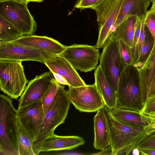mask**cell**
Returning a JSON list of instances; mask_svg holds the SVG:
<instances>
[{
	"label": "cell",
	"instance_id": "obj_1",
	"mask_svg": "<svg viewBox=\"0 0 155 155\" xmlns=\"http://www.w3.org/2000/svg\"><path fill=\"white\" fill-rule=\"evenodd\" d=\"M110 132V145L112 155H129L149 135L146 127L128 126L120 123L104 107Z\"/></svg>",
	"mask_w": 155,
	"mask_h": 155
},
{
	"label": "cell",
	"instance_id": "obj_2",
	"mask_svg": "<svg viewBox=\"0 0 155 155\" xmlns=\"http://www.w3.org/2000/svg\"><path fill=\"white\" fill-rule=\"evenodd\" d=\"M71 103L68 91L64 85L59 83L54 98L45 113L38 136L32 143L35 155L39 154L45 140L54 134L58 126L64 123Z\"/></svg>",
	"mask_w": 155,
	"mask_h": 155
},
{
	"label": "cell",
	"instance_id": "obj_3",
	"mask_svg": "<svg viewBox=\"0 0 155 155\" xmlns=\"http://www.w3.org/2000/svg\"><path fill=\"white\" fill-rule=\"evenodd\" d=\"M11 98L0 95V155H19L17 110Z\"/></svg>",
	"mask_w": 155,
	"mask_h": 155
},
{
	"label": "cell",
	"instance_id": "obj_4",
	"mask_svg": "<svg viewBox=\"0 0 155 155\" xmlns=\"http://www.w3.org/2000/svg\"><path fill=\"white\" fill-rule=\"evenodd\" d=\"M21 62L0 59V89L12 99L21 96L28 82Z\"/></svg>",
	"mask_w": 155,
	"mask_h": 155
},
{
	"label": "cell",
	"instance_id": "obj_5",
	"mask_svg": "<svg viewBox=\"0 0 155 155\" xmlns=\"http://www.w3.org/2000/svg\"><path fill=\"white\" fill-rule=\"evenodd\" d=\"M99 65L117 95L120 73L125 66L121 58L118 41L111 35L103 47Z\"/></svg>",
	"mask_w": 155,
	"mask_h": 155
},
{
	"label": "cell",
	"instance_id": "obj_6",
	"mask_svg": "<svg viewBox=\"0 0 155 155\" xmlns=\"http://www.w3.org/2000/svg\"><path fill=\"white\" fill-rule=\"evenodd\" d=\"M15 0L0 2V15L15 26L23 35H33L37 25L27 6Z\"/></svg>",
	"mask_w": 155,
	"mask_h": 155
},
{
	"label": "cell",
	"instance_id": "obj_7",
	"mask_svg": "<svg viewBox=\"0 0 155 155\" xmlns=\"http://www.w3.org/2000/svg\"><path fill=\"white\" fill-rule=\"evenodd\" d=\"M129 74L127 65L120 75L116 107L140 111L143 107L141 88Z\"/></svg>",
	"mask_w": 155,
	"mask_h": 155
},
{
	"label": "cell",
	"instance_id": "obj_8",
	"mask_svg": "<svg viewBox=\"0 0 155 155\" xmlns=\"http://www.w3.org/2000/svg\"><path fill=\"white\" fill-rule=\"evenodd\" d=\"M59 55L65 59L75 69L84 72L95 69L100 58L98 49L87 45L67 46Z\"/></svg>",
	"mask_w": 155,
	"mask_h": 155
},
{
	"label": "cell",
	"instance_id": "obj_9",
	"mask_svg": "<svg viewBox=\"0 0 155 155\" xmlns=\"http://www.w3.org/2000/svg\"><path fill=\"white\" fill-rule=\"evenodd\" d=\"M123 0H109L95 8L99 28L98 38L95 47H103L110 36L123 4Z\"/></svg>",
	"mask_w": 155,
	"mask_h": 155
},
{
	"label": "cell",
	"instance_id": "obj_10",
	"mask_svg": "<svg viewBox=\"0 0 155 155\" xmlns=\"http://www.w3.org/2000/svg\"><path fill=\"white\" fill-rule=\"evenodd\" d=\"M71 103L80 112H97L105 106L103 99L94 84L73 87L68 86Z\"/></svg>",
	"mask_w": 155,
	"mask_h": 155
},
{
	"label": "cell",
	"instance_id": "obj_11",
	"mask_svg": "<svg viewBox=\"0 0 155 155\" xmlns=\"http://www.w3.org/2000/svg\"><path fill=\"white\" fill-rule=\"evenodd\" d=\"M57 55L14 41L0 42V59L21 61H32L44 64L45 60Z\"/></svg>",
	"mask_w": 155,
	"mask_h": 155
},
{
	"label": "cell",
	"instance_id": "obj_12",
	"mask_svg": "<svg viewBox=\"0 0 155 155\" xmlns=\"http://www.w3.org/2000/svg\"><path fill=\"white\" fill-rule=\"evenodd\" d=\"M17 115L33 143L38 136L45 115L41 99L18 108Z\"/></svg>",
	"mask_w": 155,
	"mask_h": 155
},
{
	"label": "cell",
	"instance_id": "obj_13",
	"mask_svg": "<svg viewBox=\"0 0 155 155\" xmlns=\"http://www.w3.org/2000/svg\"><path fill=\"white\" fill-rule=\"evenodd\" d=\"M52 72H45L30 80L18 100V108L41 99L54 78Z\"/></svg>",
	"mask_w": 155,
	"mask_h": 155
},
{
	"label": "cell",
	"instance_id": "obj_14",
	"mask_svg": "<svg viewBox=\"0 0 155 155\" xmlns=\"http://www.w3.org/2000/svg\"><path fill=\"white\" fill-rule=\"evenodd\" d=\"M44 64L51 72H54L63 77L69 84L73 87L87 85L75 69L64 58L59 55L44 61Z\"/></svg>",
	"mask_w": 155,
	"mask_h": 155
},
{
	"label": "cell",
	"instance_id": "obj_15",
	"mask_svg": "<svg viewBox=\"0 0 155 155\" xmlns=\"http://www.w3.org/2000/svg\"><path fill=\"white\" fill-rule=\"evenodd\" d=\"M14 41L56 55L61 54L67 46L52 38L45 36L23 35Z\"/></svg>",
	"mask_w": 155,
	"mask_h": 155
},
{
	"label": "cell",
	"instance_id": "obj_16",
	"mask_svg": "<svg viewBox=\"0 0 155 155\" xmlns=\"http://www.w3.org/2000/svg\"><path fill=\"white\" fill-rule=\"evenodd\" d=\"M83 138L76 136H61L54 134L47 138L41 147L40 152L71 150L84 143Z\"/></svg>",
	"mask_w": 155,
	"mask_h": 155
},
{
	"label": "cell",
	"instance_id": "obj_17",
	"mask_svg": "<svg viewBox=\"0 0 155 155\" xmlns=\"http://www.w3.org/2000/svg\"><path fill=\"white\" fill-rule=\"evenodd\" d=\"M94 148L103 150L110 145V132L104 107L97 111L94 117Z\"/></svg>",
	"mask_w": 155,
	"mask_h": 155
},
{
	"label": "cell",
	"instance_id": "obj_18",
	"mask_svg": "<svg viewBox=\"0 0 155 155\" xmlns=\"http://www.w3.org/2000/svg\"><path fill=\"white\" fill-rule=\"evenodd\" d=\"M150 2V0H123L119 14L111 33L128 16H145Z\"/></svg>",
	"mask_w": 155,
	"mask_h": 155
},
{
	"label": "cell",
	"instance_id": "obj_19",
	"mask_svg": "<svg viewBox=\"0 0 155 155\" xmlns=\"http://www.w3.org/2000/svg\"><path fill=\"white\" fill-rule=\"evenodd\" d=\"M94 84L102 97L105 106L110 110L117 107V95L106 79L101 67L99 65L94 73Z\"/></svg>",
	"mask_w": 155,
	"mask_h": 155
},
{
	"label": "cell",
	"instance_id": "obj_20",
	"mask_svg": "<svg viewBox=\"0 0 155 155\" xmlns=\"http://www.w3.org/2000/svg\"><path fill=\"white\" fill-rule=\"evenodd\" d=\"M110 111L117 120L124 124L132 127H144L150 125L139 111L118 107L110 110Z\"/></svg>",
	"mask_w": 155,
	"mask_h": 155
},
{
	"label": "cell",
	"instance_id": "obj_21",
	"mask_svg": "<svg viewBox=\"0 0 155 155\" xmlns=\"http://www.w3.org/2000/svg\"><path fill=\"white\" fill-rule=\"evenodd\" d=\"M137 21V16H128L111 35L118 41L122 40L130 48Z\"/></svg>",
	"mask_w": 155,
	"mask_h": 155
},
{
	"label": "cell",
	"instance_id": "obj_22",
	"mask_svg": "<svg viewBox=\"0 0 155 155\" xmlns=\"http://www.w3.org/2000/svg\"><path fill=\"white\" fill-rule=\"evenodd\" d=\"M23 35L15 26L0 15V42H13Z\"/></svg>",
	"mask_w": 155,
	"mask_h": 155
},
{
	"label": "cell",
	"instance_id": "obj_23",
	"mask_svg": "<svg viewBox=\"0 0 155 155\" xmlns=\"http://www.w3.org/2000/svg\"><path fill=\"white\" fill-rule=\"evenodd\" d=\"M18 144L19 155H35L32 142L17 117Z\"/></svg>",
	"mask_w": 155,
	"mask_h": 155
},
{
	"label": "cell",
	"instance_id": "obj_24",
	"mask_svg": "<svg viewBox=\"0 0 155 155\" xmlns=\"http://www.w3.org/2000/svg\"><path fill=\"white\" fill-rule=\"evenodd\" d=\"M59 83L54 78L50 88L41 99L45 113L54 100L58 87Z\"/></svg>",
	"mask_w": 155,
	"mask_h": 155
},
{
	"label": "cell",
	"instance_id": "obj_25",
	"mask_svg": "<svg viewBox=\"0 0 155 155\" xmlns=\"http://www.w3.org/2000/svg\"><path fill=\"white\" fill-rule=\"evenodd\" d=\"M120 53L122 61L125 66L130 65L131 59L129 46L122 40H118Z\"/></svg>",
	"mask_w": 155,
	"mask_h": 155
},
{
	"label": "cell",
	"instance_id": "obj_26",
	"mask_svg": "<svg viewBox=\"0 0 155 155\" xmlns=\"http://www.w3.org/2000/svg\"><path fill=\"white\" fill-rule=\"evenodd\" d=\"M145 23L154 40L155 44V11L148 10L145 15Z\"/></svg>",
	"mask_w": 155,
	"mask_h": 155
},
{
	"label": "cell",
	"instance_id": "obj_27",
	"mask_svg": "<svg viewBox=\"0 0 155 155\" xmlns=\"http://www.w3.org/2000/svg\"><path fill=\"white\" fill-rule=\"evenodd\" d=\"M145 16L141 17L137 16V21L135 26L133 40L134 52L135 54L136 53L137 50V45L140 32L142 20Z\"/></svg>",
	"mask_w": 155,
	"mask_h": 155
},
{
	"label": "cell",
	"instance_id": "obj_28",
	"mask_svg": "<svg viewBox=\"0 0 155 155\" xmlns=\"http://www.w3.org/2000/svg\"><path fill=\"white\" fill-rule=\"evenodd\" d=\"M98 1L99 0H77L74 7L81 10L86 8L94 9Z\"/></svg>",
	"mask_w": 155,
	"mask_h": 155
},
{
	"label": "cell",
	"instance_id": "obj_29",
	"mask_svg": "<svg viewBox=\"0 0 155 155\" xmlns=\"http://www.w3.org/2000/svg\"><path fill=\"white\" fill-rule=\"evenodd\" d=\"M154 111H155V95L147 99L140 112L141 113H148Z\"/></svg>",
	"mask_w": 155,
	"mask_h": 155
},
{
	"label": "cell",
	"instance_id": "obj_30",
	"mask_svg": "<svg viewBox=\"0 0 155 155\" xmlns=\"http://www.w3.org/2000/svg\"><path fill=\"white\" fill-rule=\"evenodd\" d=\"M137 148L155 149V132L147 136Z\"/></svg>",
	"mask_w": 155,
	"mask_h": 155
},
{
	"label": "cell",
	"instance_id": "obj_31",
	"mask_svg": "<svg viewBox=\"0 0 155 155\" xmlns=\"http://www.w3.org/2000/svg\"><path fill=\"white\" fill-rule=\"evenodd\" d=\"M145 17V16L144 17L142 20L141 29L138 42V54L139 57L140 55L142 47L144 43L145 39L146 28L147 26L144 22Z\"/></svg>",
	"mask_w": 155,
	"mask_h": 155
},
{
	"label": "cell",
	"instance_id": "obj_32",
	"mask_svg": "<svg viewBox=\"0 0 155 155\" xmlns=\"http://www.w3.org/2000/svg\"><path fill=\"white\" fill-rule=\"evenodd\" d=\"M150 42L147 39L145 40L144 43L142 47L139 57L144 58L147 53L150 47Z\"/></svg>",
	"mask_w": 155,
	"mask_h": 155
},
{
	"label": "cell",
	"instance_id": "obj_33",
	"mask_svg": "<svg viewBox=\"0 0 155 155\" xmlns=\"http://www.w3.org/2000/svg\"><path fill=\"white\" fill-rule=\"evenodd\" d=\"M141 114L146 121L150 124L155 123V111Z\"/></svg>",
	"mask_w": 155,
	"mask_h": 155
},
{
	"label": "cell",
	"instance_id": "obj_34",
	"mask_svg": "<svg viewBox=\"0 0 155 155\" xmlns=\"http://www.w3.org/2000/svg\"><path fill=\"white\" fill-rule=\"evenodd\" d=\"M52 73L57 82L64 85L69 86L68 83L63 77L55 73L52 72Z\"/></svg>",
	"mask_w": 155,
	"mask_h": 155
},
{
	"label": "cell",
	"instance_id": "obj_35",
	"mask_svg": "<svg viewBox=\"0 0 155 155\" xmlns=\"http://www.w3.org/2000/svg\"><path fill=\"white\" fill-rule=\"evenodd\" d=\"M140 154L144 155H155V149L152 148H137Z\"/></svg>",
	"mask_w": 155,
	"mask_h": 155
},
{
	"label": "cell",
	"instance_id": "obj_36",
	"mask_svg": "<svg viewBox=\"0 0 155 155\" xmlns=\"http://www.w3.org/2000/svg\"><path fill=\"white\" fill-rule=\"evenodd\" d=\"M93 155H112V149L110 146L107 148L102 150V151L93 154Z\"/></svg>",
	"mask_w": 155,
	"mask_h": 155
},
{
	"label": "cell",
	"instance_id": "obj_37",
	"mask_svg": "<svg viewBox=\"0 0 155 155\" xmlns=\"http://www.w3.org/2000/svg\"><path fill=\"white\" fill-rule=\"evenodd\" d=\"M154 95H155V78L153 80L151 84L148 97Z\"/></svg>",
	"mask_w": 155,
	"mask_h": 155
},
{
	"label": "cell",
	"instance_id": "obj_38",
	"mask_svg": "<svg viewBox=\"0 0 155 155\" xmlns=\"http://www.w3.org/2000/svg\"><path fill=\"white\" fill-rule=\"evenodd\" d=\"M19 2H25L27 3L31 2H40L44 0H15Z\"/></svg>",
	"mask_w": 155,
	"mask_h": 155
},
{
	"label": "cell",
	"instance_id": "obj_39",
	"mask_svg": "<svg viewBox=\"0 0 155 155\" xmlns=\"http://www.w3.org/2000/svg\"><path fill=\"white\" fill-rule=\"evenodd\" d=\"M109 0H99L95 6L94 9L96 8L101 5Z\"/></svg>",
	"mask_w": 155,
	"mask_h": 155
},
{
	"label": "cell",
	"instance_id": "obj_40",
	"mask_svg": "<svg viewBox=\"0 0 155 155\" xmlns=\"http://www.w3.org/2000/svg\"><path fill=\"white\" fill-rule=\"evenodd\" d=\"M151 3L152 5L150 10L155 11V0H153Z\"/></svg>",
	"mask_w": 155,
	"mask_h": 155
},
{
	"label": "cell",
	"instance_id": "obj_41",
	"mask_svg": "<svg viewBox=\"0 0 155 155\" xmlns=\"http://www.w3.org/2000/svg\"><path fill=\"white\" fill-rule=\"evenodd\" d=\"M9 0H0V2H3V1H9Z\"/></svg>",
	"mask_w": 155,
	"mask_h": 155
},
{
	"label": "cell",
	"instance_id": "obj_42",
	"mask_svg": "<svg viewBox=\"0 0 155 155\" xmlns=\"http://www.w3.org/2000/svg\"><path fill=\"white\" fill-rule=\"evenodd\" d=\"M153 0H150V1H151V2L152 1H153Z\"/></svg>",
	"mask_w": 155,
	"mask_h": 155
}]
</instances>
